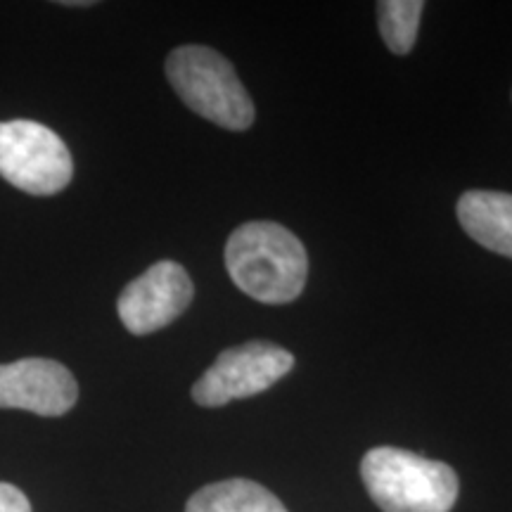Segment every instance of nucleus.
<instances>
[{"instance_id":"f257e3e1","label":"nucleus","mask_w":512,"mask_h":512,"mask_svg":"<svg viewBox=\"0 0 512 512\" xmlns=\"http://www.w3.org/2000/svg\"><path fill=\"white\" fill-rule=\"evenodd\" d=\"M226 268L242 292L264 304L294 302L309 278L302 240L273 221H249L230 233Z\"/></svg>"},{"instance_id":"f03ea898","label":"nucleus","mask_w":512,"mask_h":512,"mask_svg":"<svg viewBox=\"0 0 512 512\" xmlns=\"http://www.w3.org/2000/svg\"><path fill=\"white\" fill-rule=\"evenodd\" d=\"M361 477L382 512H451L460 491L451 465L394 446L370 448Z\"/></svg>"},{"instance_id":"7ed1b4c3","label":"nucleus","mask_w":512,"mask_h":512,"mask_svg":"<svg viewBox=\"0 0 512 512\" xmlns=\"http://www.w3.org/2000/svg\"><path fill=\"white\" fill-rule=\"evenodd\" d=\"M166 79L178 98L211 124L247 131L254 124V102L221 53L207 46H181L166 57Z\"/></svg>"},{"instance_id":"20e7f679","label":"nucleus","mask_w":512,"mask_h":512,"mask_svg":"<svg viewBox=\"0 0 512 512\" xmlns=\"http://www.w3.org/2000/svg\"><path fill=\"white\" fill-rule=\"evenodd\" d=\"M0 176L29 195L48 197L67 188L74 162L48 126L29 119L0 121Z\"/></svg>"},{"instance_id":"39448f33","label":"nucleus","mask_w":512,"mask_h":512,"mask_svg":"<svg viewBox=\"0 0 512 512\" xmlns=\"http://www.w3.org/2000/svg\"><path fill=\"white\" fill-rule=\"evenodd\" d=\"M294 368L290 351L273 342H247L226 349L214 366L192 384V401L204 408H219L230 401L249 399L271 389Z\"/></svg>"},{"instance_id":"423d86ee","label":"nucleus","mask_w":512,"mask_h":512,"mask_svg":"<svg viewBox=\"0 0 512 512\" xmlns=\"http://www.w3.org/2000/svg\"><path fill=\"white\" fill-rule=\"evenodd\" d=\"M195 287L188 271L176 261H157L131 280L119 294L117 311L131 335H150L166 328L188 309Z\"/></svg>"},{"instance_id":"0eeeda50","label":"nucleus","mask_w":512,"mask_h":512,"mask_svg":"<svg viewBox=\"0 0 512 512\" xmlns=\"http://www.w3.org/2000/svg\"><path fill=\"white\" fill-rule=\"evenodd\" d=\"M79 401V384L62 363L22 358L0 366V408H17L43 418L69 413Z\"/></svg>"},{"instance_id":"6e6552de","label":"nucleus","mask_w":512,"mask_h":512,"mask_svg":"<svg viewBox=\"0 0 512 512\" xmlns=\"http://www.w3.org/2000/svg\"><path fill=\"white\" fill-rule=\"evenodd\" d=\"M460 226L477 245L512 259V195L470 190L458 200Z\"/></svg>"},{"instance_id":"1a4fd4ad","label":"nucleus","mask_w":512,"mask_h":512,"mask_svg":"<svg viewBox=\"0 0 512 512\" xmlns=\"http://www.w3.org/2000/svg\"><path fill=\"white\" fill-rule=\"evenodd\" d=\"M185 512H287V508L252 479H223L192 494Z\"/></svg>"},{"instance_id":"9d476101","label":"nucleus","mask_w":512,"mask_h":512,"mask_svg":"<svg viewBox=\"0 0 512 512\" xmlns=\"http://www.w3.org/2000/svg\"><path fill=\"white\" fill-rule=\"evenodd\" d=\"M425 3L420 0H382L377 3L382 41L394 55H408L418 38V27Z\"/></svg>"},{"instance_id":"9b49d317","label":"nucleus","mask_w":512,"mask_h":512,"mask_svg":"<svg viewBox=\"0 0 512 512\" xmlns=\"http://www.w3.org/2000/svg\"><path fill=\"white\" fill-rule=\"evenodd\" d=\"M0 512H31V503L17 486L0 482Z\"/></svg>"}]
</instances>
